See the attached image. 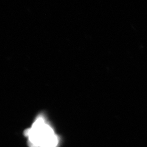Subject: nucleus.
Here are the masks:
<instances>
[{
	"label": "nucleus",
	"instance_id": "f257e3e1",
	"mask_svg": "<svg viewBox=\"0 0 147 147\" xmlns=\"http://www.w3.org/2000/svg\"><path fill=\"white\" fill-rule=\"evenodd\" d=\"M24 135L28 138L30 147H56L59 142L58 137L42 116L36 119Z\"/></svg>",
	"mask_w": 147,
	"mask_h": 147
}]
</instances>
